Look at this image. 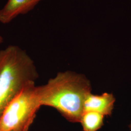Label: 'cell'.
Returning a JSON list of instances; mask_svg holds the SVG:
<instances>
[{"mask_svg": "<svg viewBox=\"0 0 131 131\" xmlns=\"http://www.w3.org/2000/svg\"><path fill=\"white\" fill-rule=\"evenodd\" d=\"M41 106L53 108L69 122H80L84 105L91 93V85L84 75L70 71L59 72L47 84L37 86Z\"/></svg>", "mask_w": 131, "mask_h": 131, "instance_id": "obj_1", "label": "cell"}, {"mask_svg": "<svg viewBox=\"0 0 131 131\" xmlns=\"http://www.w3.org/2000/svg\"><path fill=\"white\" fill-rule=\"evenodd\" d=\"M38 77L34 62L17 45L0 50V116L7 105Z\"/></svg>", "mask_w": 131, "mask_h": 131, "instance_id": "obj_2", "label": "cell"}, {"mask_svg": "<svg viewBox=\"0 0 131 131\" xmlns=\"http://www.w3.org/2000/svg\"><path fill=\"white\" fill-rule=\"evenodd\" d=\"M37 86L29 84L7 105L0 116V131H28L41 106Z\"/></svg>", "mask_w": 131, "mask_h": 131, "instance_id": "obj_3", "label": "cell"}, {"mask_svg": "<svg viewBox=\"0 0 131 131\" xmlns=\"http://www.w3.org/2000/svg\"><path fill=\"white\" fill-rule=\"evenodd\" d=\"M42 0H7L0 9V23L9 24L19 15H25L32 11Z\"/></svg>", "mask_w": 131, "mask_h": 131, "instance_id": "obj_4", "label": "cell"}, {"mask_svg": "<svg viewBox=\"0 0 131 131\" xmlns=\"http://www.w3.org/2000/svg\"><path fill=\"white\" fill-rule=\"evenodd\" d=\"M115 101L112 94L104 93L99 95L90 93L84 101V112L92 111L104 116H110L112 114Z\"/></svg>", "mask_w": 131, "mask_h": 131, "instance_id": "obj_5", "label": "cell"}, {"mask_svg": "<svg viewBox=\"0 0 131 131\" xmlns=\"http://www.w3.org/2000/svg\"><path fill=\"white\" fill-rule=\"evenodd\" d=\"M104 117L103 115L95 112H84L80 121L83 131L99 130L103 126Z\"/></svg>", "mask_w": 131, "mask_h": 131, "instance_id": "obj_6", "label": "cell"}, {"mask_svg": "<svg viewBox=\"0 0 131 131\" xmlns=\"http://www.w3.org/2000/svg\"><path fill=\"white\" fill-rule=\"evenodd\" d=\"M3 41H4V38L0 35V45L3 43Z\"/></svg>", "mask_w": 131, "mask_h": 131, "instance_id": "obj_7", "label": "cell"}, {"mask_svg": "<svg viewBox=\"0 0 131 131\" xmlns=\"http://www.w3.org/2000/svg\"><path fill=\"white\" fill-rule=\"evenodd\" d=\"M129 128L130 130L131 131V122H130V123L129 124Z\"/></svg>", "mask_w": 131, "mask_h": 131, "instance_id": "obj_8", "label": "cell"}]
</instances>
